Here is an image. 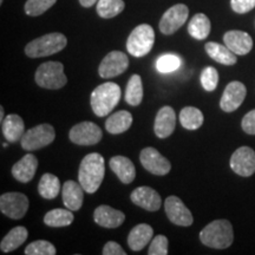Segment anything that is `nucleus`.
<instances>
[{
	"mask_svg": "<svg viewBox=\"0 0 255 255\" xmlns=\"http://www.w3.org/2000/svg\"><path fill=\"white\" fill-rule=\"evenodd\" d=\"M73 214L72 210L70 209H52L46 215L44 216V223L49 227L59 228V227H66L70 226L73 222Z\"/></svg>",
	"mask_w": 255,
	"mask_h": 255,
	"instance_id": "obj_30",
	"label": "nucleus"
},
{
	"mask_svg": "<svg viewBox=\"0 0 255 255\" xmlns=\"http://www.w3.org/2000/svg\"><path fill=\"white\" fill-rule=\"evenodd\" d=\"M164 210L169 221L174 225L182 227H189L193 225V215L180 197L169 196L164 202Z\"/></svg>",
	"mask_w": 255,
	"mask_h": 255,
	"instance_id": "obj_13",
	"label": "nucleus"
},
{
	"mask_svg": "<svg viewBox=\"0 0 255 255\" xmlns=\"http://www.w3.org/2000/svg\"><path fill=\"white\" fill-rule=\"evenodd\" d=\"M175 127H176V115L175 110L171 107H163L159 109L156 115L154 123L155 135L158 138H167L174 132Z\"/></svg>",
	"mask_w": 255,
	"mask_h": 255,
	"instance_id": "obj_18",
	"label": "nucleus"
},
{
	"mask_svg": "<svg viewBox=\"0 0 255 255\" xmlns=\"http://www.w3.org/2000/svg\"><path fill=\"white\" fill-rule=\"evenodd\" d=\"M139 161L146 171L156 176H164L171 169L170 162L151 146L143 149L139 155Z\"/></svg>",
	"mask_w": 255,
	"mask_h": 255,
	"instance_id": "obj_12",
	"label": "nucleus"
},
{
	"mask_svg": "<svg viewBox=\"0 0 255 255\" xmlns=\"http://www.w3.org/2000/svg\"><path fill=\"white\" fill-rule=\"evenodd\" d=\"M241 127L248 135H255V109L245 115L242 119Z\"/></svg>",
	"mask_w": 255,
	"mask_h": 255,
	"instance_id": "obj_40",
	"label": "nucleus"
},
{
	"mask_svg": "<svg viewBox=\"0 0 255 255\" xmlns=\"http://www.w3.org/2000/svg\"><path fill=\"white\" fill-rule=\"evenodd\" d=\"M210 30H212V24H210L209 18L203 13L194 15L188 24V32L191 37L197 40L206 39L209 36Z\"/></svg>",
	"mask_w": 255,
	"mask_h": 255,
	"instance_id": "obj_28",
	"label": "nucleus"
},
{
	"mask_svg": "<svg viewBox=\"0 0 255 255\" xmlns=\"http://www.w3.org/2000/svg\"><path fill=\"white\" fill-rule=\"evenodd\" d=\"M28 199L21 193H5L0 196V210L9 219L19 220L26 215Z\"/></svg>",
	"mask_w": 255,
	"mask_h": 255,
	"instance_id": "obj_8",
	"label": "nucleus"
},
{
	"mask_svg": "<svg viewBox=\"0 0 255 255\" xmlns=\"http://www.w3.org/2000/svg\"><path fill=\"white\" fill-rule=\"evenodd\" d=\"M38 168V159L32 154L25 155L12 167V175L15 180L21 183L30 182L36 175Z\"/></svg>",
	"mask_w": 255,
	"mask_h": 255,
	"instance_id": "obj_20",
	"label": "nucleus"
},
{
	"mask_svg": "<svg viewBox=\"0 0 255 255\" xmlns=\"http://www.w3.org/2000/svg\"><path fill=\"white\" fill-rule=\"evenodd\" d=\"M121 100V88L116 83L108 82L98 85L91 94V108L96 116H108Z\"/></svg>",
	"mask_w": 255,
	"mask_h": 255,
	"instance_id": "obj_3",
	"label": "nucleus"
},
{
	"mask_svg": "<svg viewBox=\"0 0 255 255\" xmlns=\"http://www.w3.org/2000/svg\"><path fill=\"white\" fill-rule=\"evenodd\" d=\"M126 7L123 0H98L97 13L104 19H110L119 15Z\"/></svg>",
	"mask_w": 255,
	"mask_h": 255,
	"instance_id": "obj_33",
	"label": "nucleus"
},
{
	"mask_svg": "<svg viewBox=\"0 0 255 255\" xmlns=\"http://www.w3.org/2000/svg\"><path fill=\"white\" fill-rule=\"evenodd\" d=\"M132 203L148 212H156L161 208L162 199L159 194L150 187H138L130 195Z\"/></svg>",
	"mask_w": 255,
	"mask_h": 255,
	"instance_id": "obj_16",
	"label": "nucleus"
},
{
	"mask_svg": "<svg viewBox=\"0 0 255 255\" xmlns=\"http://www.w3.org/2000/svg\"><path fill=\"white\" fill-rule=\"evenodd\" d=\"M55 128L50 124L44 123L25 131L24 136L20 139V144L24 150L34 151L51 144L55 141Z\"/></svg>",
	"mask_w": 255,
	"mask_h": 255,
	"instance_id": "obj_7",
	"label": "nucleus"
},
{
	"mask_svg": "<svg viewBox=\"0 0 255 255\" xmlns=\"http://www.w3.org/2000/svg\"><path fill=\"white\" fill-rule=\"evenodd\" d=\"M149 255H167L168 254V239L164 235H157L152 239L148 251Z\"/></svg>",
	"mask_w": 255,
	"mask_h": 255,
	"instance_id": "obj_38",
	"label": "nucleus"
},
{
	"mask_svg": "<svg viewBox=\"0 0 255 255\" xmlns=\"http://www.w3.org/2000/svg\"><path fill=\"white\" fill-rule=\"evenodd\" d=\"M97 1L98 0H79V2H81L83 7H91V6H94Z\"/></svg>",
	"mask_w": 255,
	"mask_h": 255,
	"instance_id": "obj_42",
	"label": "nucleus"
},
{
	"mask_svg": "<svg viewBox=\"0 0 255 255\" xmlns=\"http://www.w3.org/2000/svg\"><path fill=\"white\" fill-rule=\"evenodd\" d=\"M36 83L40 88L49 90H58L65 87L68 77L64 73V65L59 62H46L39 65L34 76Z\"/></svg>",
	"mask_w": 255,
	"mask_h": 255,
	"instance_id": "obj_5",
	"label": "nucleus"
},
{
	"mask_svg": "<svg viewBox=\"0 0 255 255\" xmlns=\"http://www.w3.org/2000/svg\"><path fill=\"white\" fill-rule=\"evenodd\" d=\"M247 95V89L241 82L234 81L226 87L223 95L220 101V108L225 113H233L244 103Z\"/></svg>",
	"mask_w": 255,
	"mask_h": 255,
	"instance_id": "obj_15",
	"label": "nucleus"
},
{
	"mask_svg": "<svg viewBox=\"0 0 255 255\" xmlns=\"http://www.w3.org/2000/svg\"><path fill=\"white\" fill-rule=\"evenodd\" d=\"M205 49L210 58L220 64H223V65H234L238 62L237 55L226 45H222V44L209 41V43L206 44Z\"/></svg>",
	"mask_w": 255,
	"mask_h": 255,
	"instance_id": "obj_25",
	"label": "nucleus"
},
{
	"mask_svg": "<svg viewBox=\"0 0 255 255\" xmlns=\"http://www.w3.org/2000/svg\"><path fill=\"white\" fill-rule=\"evenodd\" d=\"M129 68V59L124 52L111 51L104 57L98 68V73L102 78H114L122 75Z\"/></svg>",
	"mask_w": 255,
	"mask_h": 255,
	"instance_id": "obj_11",
	"label": "nucleus"
},
{
	"mask_svg": "<svg viewBox=\"0 0 255 255\" xmlns=\"http://www.w3.org/2000/svg\"><path fill=\"white\" fill-rule=\"evenodd\" d=\"M105 175V161L98 152H92L82 159L78 170V181L89 194H94L101 187Z\"/></svg>",
	"mask_w": 255,
	"mask_h": 255,
	"instance_id": "obj_1",
	"label": "nucleus"
},
{
	"mask_svg": "<svg viewBox=\"0 0 255 255\" xmlns=\"http://www.w3.org/2000/svg\"><path fill=\"white\" fill-rule=\"evenodd\" d=\"M110 168L116 174V176L120 178L121 182L124 184L131 183L135 180V165H133L131 159L126 157V156H114L110 159Z\"/></svg>",
	"mask_w": 255,
	"mask_h": 255,
	"instance_id": "obj_22",
	"label": "nucleus"
},
{
	"mask_svg": "<svg viewBox=\"0 0 255 255\" xmlns=\"http://www.w3.org/2000/svg\"><path fill=\"white\" fill-rule=\"evenodd\" d=\"M57 0H27L25 4V13L30 17H38L56 4Z\"/></svg>",
	"mask_w": 255,
	"mask_h": 255,
	"instance_id": "obj_34",
	"label": "nucleus"
},
{
	"mask_svg": "<svg viewBox=\"0 0 255 255\" xmlns=\"http://www.w3.org/2000/svg\"><path fill=\"white\" fill-rule=\"evenodd\" d=\"M39 195L46 200L56 199L60 191V181L56 175L44 174L38 184Z\"/></svg>",
	"mask_w": 255,
	"mask_h": 255,
	"instance_id": "obj_29",
	"label": "nucleus"
},
{
	"mask_svg": "<svg viewBox=\"0 0 255 255\" xmlns=\"http://www.w3.org/2000/svg\"><path fill=\"white\" fill-rule=\"evenodd\" d=\"M28 237L27 229L23 226H18L8 232V234L2 239L0 244V250L4 253H9V252L17 250L21 245L26 241Z\"/></svg>",
	"mask_w": 255,
	"mask_h": 255,
	"instance_id": "obj_27",
	"label": "nucleus"
},
{
	"mask_svg": "<svg viewBox=\"0 0 255 255\" xmlns=\"http://www.w3.org/2000/svg\"><path fill=\"white\" fill-rule=\"evenodd\" d=\"M219 84V73L213 66H207L201 72V85L206 91H214Z\"/></svg>",
	"mask_w": 255,
	"mask_h": 255,
	"instance_id": "obj_37",
	"label": "nucleus"
},
{
	"mask_svg": "<svg viewBox=\"0 0 255 255\" xmlns=\"http://www.w3.org/2000/svg\"><path fill=\"white\" fill-rule=\"evenodd\" d=\"M189 9L184 4H176L164 12L159 20V31L163 34H173L187 21Z\"/></svg>",
	"mask_w": 255,
	"mask_h": 255,
	"instance_id": "obj_10",
	"label": "nucleus"
},
{
	"mask_svg": "<svg viewBox=\"0 0 255 255\" xmlns=\"http://www.w3.org/2000/svg\"><path fill=\"white\" fill-rule=\"evenodd\" d=\"M143 100V84L139 75H132L127 84L126 101L128 104L137 107L142 103Z\"/></svg>",
	"mask_w": 255,
	"mask_h": 255,
	"instance_id": "obj_32",
	"label": "nucleus"
},
{
	"mask_svg": "<svg viewBox=\"0 0 255 255\" xmlns=\"http://www.w3.org/2000/svg\"><path fill=\"white\" fill-rule=\"evenodd\" d=\"M25 133L24 121L19 115L11 114L6 116L2 121V135L5 136L6 141L9 143H15L20 141Z\"/></svg>",
	"mask_w": 255,
	"mask_h": 255,
	"instance_id": "obj_24",
	"label": "nucleus"
},
{
	"mask_svg": "<svg viewBox=\"0 0 255 255\" xmlns=\"http://www.w3.org/2000/svg\"><path fill=\"white\" fill-rule=\"evenodd\" d=\"M56 253V247L51 242L45 240L34 241L25 248L26 255H55Z\"/></svg>",
	"mask_w": 255,
	"mask_h": 255,
	"instance_id": "obj_35",
	"label": "nucleus"
},
{
	"mask_svg": "<svg viewBox=\"0 0 255 255\" xmlns=\"http://www.w3.org/2000/svg\"><path fill=\"white\" fill-rule=\"evenodd\" d=\"M181 59L176 55H163L156 60V68L161 73H170L180 68Z\"/></svg>",
	"mask_w": 255,
	"mask_h": 255,
	"instance_id": "obj_36",
	"label": "nucleus"
},
{
	"mask_svg": "<svg viewBox=\"0 0 255 255\" xmlns=\"http://www.w3.org/2000/svg\"><path fill=\"white\" fill-rule=\"evenodd\" d=\"M0 1H1V2H2V0H0Z\"/></svg>",
	"mask_w": 255,
	"mask_h": 255,
	"instance_id": "obj_44",
	"label": "nucleus"
},
{
	"mask_svg": "<svg viewBox=\"0 0 255 255\" xmlns=\"http://www.w3.org/2000/svg\"><path fill=\"white\" fill-rule=\"evenodd\" d=\"M231 168L240 176H252L255 173V151L250 146H240L232 155Z\"/></svg>",
	"mask_w": 255,
	"mask_h": 255,
	"instance_id": "obj_14",
	"label": "nucleus"
},
{
	"mask_svg": "<svg viewBox=\"0 0 255 255\" xmlns=\"http://www.w3.org/2000/svg\"><path fill=\"white\" fill-rule=\"evenodd\" d=\"M0 121H4V108L0 107Z\"/></svg>",
	"mask_w": 255,
	"mask_h": 255,
	"instance_id": "obj_43",
	"label": "nucleus"
},
{
	"mask_svg": "<svg viewBox=\"0 0 255 255\" xmlns=\"http://www.w3.org/2000/svg\"><path fill=\"white\" fill-rule=\"evenodd\" d=\"M223 41H225V45L237 56L247 55L253 49V39L245 31L233 30L226 32L223 36Z\"/></svg>",
	"mask_w": 255,
	"mask_h": 255,
	"instance_id": "obj_17",
	"label": "nucleus"
},
{
	"mask_svg": "<svg viewBox=\"0 0 255 255\" xmlns=\"http://www.w3.org/2000/svg\"><path fill=\"white\" fill-rule=\"evenodd\" d=\"M103 254L104 255H126L127 252L120 246L117 242L109 241L105 244L103 248Z\"/></svg>",
	"mask_w": 255,
	"mask_h": 255,
	"instance_id": "obj_41",
	"label": "nucleus"
},
{
	"mask_svg": "<svg viewBox=\"0 0 255 255\" xmlns=\"http://www.w3.org/2000/svg\"><path fill=\"white\" fill-rule=\"evenodd\" d=\"M103 137L101 128L92 122H82L71 128L69 132L70 141L77 145H95Z\"/></svg>",
	"mask_w": 255,
	"mask_h": 255,
	"instance_id": "obj_9",
	"label": "nucleus"
},
{
	"mask_svg": "<svg viewBox=\"0 0 255 255\" xmlns=\"http://www.w3.org/2000/svg\"><path fill=\"white\" fill-rule=\"evenodd\" d=\"M68 39L59 32L47 33L45 36L30 41L25 47V53L30 58L52 56L65 49Z\"/></svg>",
	"mask_w": 255,
	"mask_h": 255,
	"instance_id": "obj_4",
	"label": "nucleus"
},
{
	"mask_svg": "<svg viewBox=\"0 0 255 255\" xmlns=\"http://www.w3.org/2000/svg\"><path fill=\"white\" fill-rule=\"evenodd\" d=\"M232 9L239 14H245L255 7V0H231Z\"/></svg>",
	"mask_w": 255,
	"mask_h": 255,
	"instance_id": "obj_39",
	"label": "nucleus"
},
{
	"mask_svg": "<svg viewBox=\"0 0 255 255\" xmlns=\"http://www.w3.org/2000/svg\"><path fill=\"white\" fill-rule=\"evenodd\" d=\"M84 188L81 183L75 182V181H66L63 184V202L65 207L72 212L81 209L83 206V200H84Z\"/></svg>",
	"mask_w": 255,
	"mask_h": 255,
	"instance_id": "obj_21",
	"label": "nucleus"
},
{
	"mask_svg": "<svg viewBox=\"0 0 255 255\" xmlns=\"http://www.w3.org/2000/svg\"><path fill=\"white\" fill-rule=\"evenodd\" d=\"M155 43V32L150 25L141 24L135 27L127 40V50L133 57H144Z\"/></svg>",
	"mask_w": 255,
	"mask_h": 255,
	"instance_id": "obj_6",
	"label": "nucleus"
},
{
	"mask_svg": "<svg viewBox=\"0 0 255 255\" xmlns=\"http://www.w3.org/2000/svg\"><path fill=\"white\" fill-rule=\"evenodd\" d=\"M154 235V229L146 223H141L133 227L128 237V245L130 250L133 252H139L151 241Z\"/></svg>",
	"mask_w": 255,
	"mask_h": 255,
	"instance_id": "obj_23",
	"label": "nucleus"
},
{
	"mask_svg": "<svg viewBox=\"0 0 255 255\" xmlns=\"http://www.w3.org/2000/svg\"><path fill=\"white\" fill-rule=\"evenodd\" d=\"M200 240L207 247L225 250L233 244L234 233L228 220H215L200 232Z\"/></svg>",
	"mask_w": 255,
	"mask_h": 255,
	"instance_id": "obj_2",
	"label": "nucleus"
},
{
	"mask_svg": "<svg viewBox=\"0 0 255 255\" xmlns=\"http://www.w3.org/2000/svg\"><path fill=\"white\" fill-rule=\"evenodd\" d=\"M205 117L200 109L194 107H186L180 113V122L187 130H197L203 124Z\"/></svg>",
	"mask_w": 255,
	"mask_h": 255,
	"instance_id": "obj_31",
	"label": "nucleus"
},
{
	"mask_svg": "<svg viewBox=\"0 0 255 255\" xmlns=\"http://www.w3.org/2000/svg\"><path fill=\"white\" fill-rule=\"evenodd\" d=\"M132 124V115L129 111L121 110L119 113H115L109 116V119L105 122V129L108 132L113 135H119L127 131Z\"/></svg>",
	"mask_w": 255,
	"mask_h": 255,
	"instance_id": "obj_26",
	"label": "nucleus"
},
{
	"mask_svg": "<svg viewBox=\"0 0 255 255\" xmlns=\"http://www.w3.org/2000/svg\"><path fill=\"white\" fill-rule=\"evenodd\" d=\"M94 220L97 225L104 228H119L126 220V215L121 210L109 206H100L95 209Z\"/></svg>",
	"mask_w": 255,
	"mask_h": 255,
	"instance_id": "obj_19",
	"label": "nucleus"
}]
</instances>
